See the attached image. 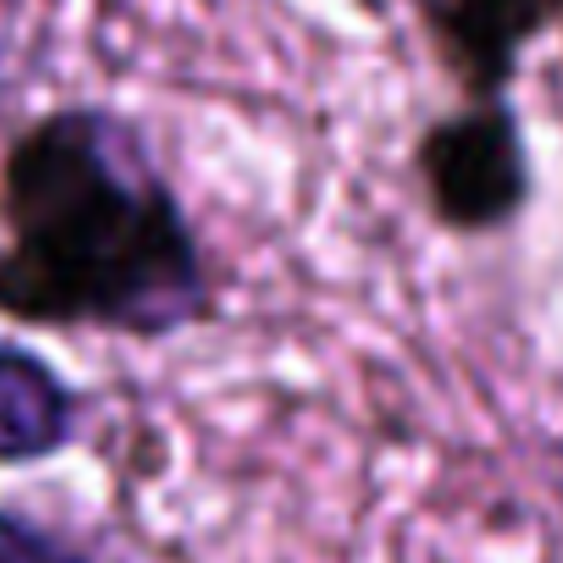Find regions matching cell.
I'll use <instances>...</instances> for the list:
<instances>
[{"instance_id": "obj_1", "label": "cell", "mask_w": 563, "mask_h": 563, "mask_svg": "<svg viewBox=\"0 0 563 563\" xmlns=\"http://www.w3.org/2000/svg\"><path fill=\"white\" fill-rule=\"evenodd\" d=\"M18 249L0 305L51 321H117L161 332L199 299L188 232L133 139L100 117L34 128L7 166Z\"/></svg>"}, {"instance_id": "obj_5", "label": "cell", "mask_w": 563, "mask_h": 563, "mask_svg": "<svg viewBox=\"0 0 563 563\" xmlns=\"http://www.w3.org/2000/svg\"><path fill=\"white\" fill-rule=\"evenodd\" d=\"M431 7H442V12H448V7H453V0H431Z\"/></svg>"}, {"instance_id": "obj_4", "label": "cell", "mask_w": 563, "mask_h": 563, "mask_svg": "<svg viewBox=\"0 0 563 563\" xmlns=\"http://www.w3.org/2000/svg\"><path fill=\"white\" fill-rule=\"evenodd\" d=\"M0 563H84L67 547H56L51 536L18 525V519H0Z\"/></svg>"}, {"instance_id": "obj_3", "label": "cell", "mask_w": 563, "mask_h": 563, "mask_svg": "<svg viewBox=\"0 0 563 563\" xmlns=\"http://www.w3.org/2000/svg\"><path fill=\"white\" fill-rule=\"evenodd\" d=\"M62 431H67L62 382L40 360L0 349V459H34L56 448Z\"/></svg>"}, {"instance_id": "obj_2", "label": "cell", "mask_w": 563, "mask_h": 563, "mask_svg": "<svg viewBox=\"0 0 563 563\" xmlns=\"http://www.w3.org/2000/svg\"><path fill=\"white\" fill-rule=\"evenodd\" d=\"M426 172H431L437 205L453 221H497L525 194L519 139H514L508 117H497V111L437 128L426 144Z\"/></svg>"}]
</instances>
